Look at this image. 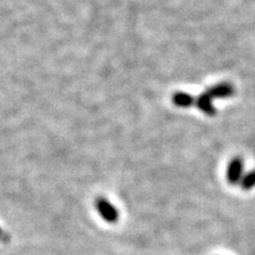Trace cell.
<instances>
[{
    "label": "cell",
    "mask_w": 255,
    "mask_h": 255,
    "mask_svg": "<svg viewBox=\"0 0 255 255\" xmlns=\"http://www.w3.org/2000/svg\"><path fill=\"white\" fill-rule=\"evenodd\" d=\"M242 171H244V162L241 157H234L229 162L227 168V181L229 184L240 183L242 180Z\"/></svg>",
    "instance_id": "obj_2"
},
{
    "label": "cell",
    "mask_w": 255,
    "mask_h": 255,
    "mask_svg": "<svg viewBox=\"0 0 255 255\" xmlns=\"http://www.w3.org/2000/svg\"><path fill=\"white\" fill-rule=\"evenodd\" d=\"M96 208H97L98 214L101 215V218L104 221L115 223L119 220V212H117V209L115 208V206L111 205L109 201L103 199V197H100V199L96 201Z\"/></svg>",
    "instance_id": "obj_1"
},
{
    "label": "cell",
    "mask_w": 255,
    "mask_h": 255,
    "mask_svg": "<svg viewBox=\"0 0 255 255\" xmlns=\"http://www.w3.org/2000/svg\"><path fill=\"white\" fill-rule=\"evenodd\" d=\"M240 186L244 190H251L255 187V170H252L242 176Z\"/></svg>",
    "instance_id": "obj_6"
},
{
    "label": "cell",
    "mask_w": 255,
    "mask_h": 255,
    "mask_svg": "<svg viewBox=\"0 0 255 255\" xmlns=\"http://www.w3.org/2000/svg\"><path fill=\"white\" fill-rule=\"evenodd\" d=\"M195 98L193 96L187 94V92H175L173 96V102L176 107L180 108H189L191 105L195 104Z\"/></svg>",
    "instance_id": "obj_5"
},
{
    "label": "cell",
    "mask_w": 255,
    "mask_h": 255,
    "mask_svg": "<svg viewBox=\"0 0 255 255\" xmlns=\"http://www.w3.org/2000/svg\"><path fill=\"white\" fill-rule=\"evenodd\" d=\"M9 239V237L7 234H5L4 231H2L1 228H0V241H7Z\"/></svg>",
    "instance_id": "obj_7"
},
{
    "label": "cell",
    "mask_w": 255,
    "mask_h": 255,
    "mask_svg": "<svg viewBox=\"0 0 255 255\" xmlns=\"http://www.w3.org/2000/svg\"><path fill=\"white\" fill-rule=\"evenodd\" d=\"M207 94L214 100V98H228L234 95V87L231 83H219L207 89Z\"/></svg>",
    "instance_id": "obj_3"
},
{
    "label": "cell",
    "mask_w": 255,
    "mask_h": 255,
    "mask_svg": "<svg viewBox=\"0 0 255 255\" xmlns=\"http://www.w3.org/2000/svg\"><path fill=\"white\" fill-rule=\"evenodd\" d=\"M195 103L196 107L199 108L203 114L207 115V116L213 117L216 115V109L214 108V105H213V98L210 97L206 91L196 98Z\"/></svg>",
    "instance_id": "obj_4"
}]
</instances>
